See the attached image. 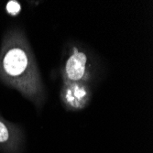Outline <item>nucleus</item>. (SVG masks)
Listing matches in <instances>:
<instances>
[{"label":"nucleus","instance_id":"20e7f679","mask_svg":"<svg viewBox=\"0 0 153 153\" xmlns=\"http://www.w3.org/2000/svg\"><path fill=\"white\" fill-rule=\"evenodd\" d=\"M20 9H21V7L17 1H9L7 5V11L13 16L18 15Z\"/></svg>","mask_w":153,"mask_h":153},{"label":"nucleus","instance_id":"f03ea898","mask_svg":"<svg viewBox=\"0 0 153 153\" xmlns=\"http://www.w3.org/2000/svg\"><path fill=\"white\" fill-rule=\"evenodd\" d=\"M89 100V90L82 82H68L63 89V101L72 108H82Z\"/></svg>","mask_w":153,"mask_h":153},{"label":"nucleus","instance_id":"f257e3e1","mask_svg":"<svg viewBox=\"0 0 153 153\" xmlns=\"http://www.w3.org/2000/svg\"><path fill=\"white\" fill-rule=\"evenodd\" d=\"M0 73L9 83L26 96L38 100L40 82L31 52L18 35L6 39L0 54Z\"/></svg>","mask_w":153,"mask_h":153},{"label":"nucleus","instance_id":"39448f33","mask_svg":"<svg viewBox=\"0 0 153 153\" xmlns=\"http://www.w3.org/2000/svg\"><path fill=\"white\" fill-rule=\"evenodd\" d=\"M8 138H9V132L7 127L3 121L0 120V143H4L7 141Z\"/></svg>","mask_w":153,"mask_h":153},{"label":"nucleus","instance_id":"7ed1b4c3","mask_svg":"<svg viewBox=\"0 0 153 153\" xmlns=\"http://www.w3.org/2000/svg\"><path fill=\"white\" fill-rule=\"evenodd\" d=\"M87 57L86 55L74 50V52L67 60L65 65V75L73 82H80L86 75Z\"/></svg>","mask_w":153,"mask_h":153}]
</instances>
